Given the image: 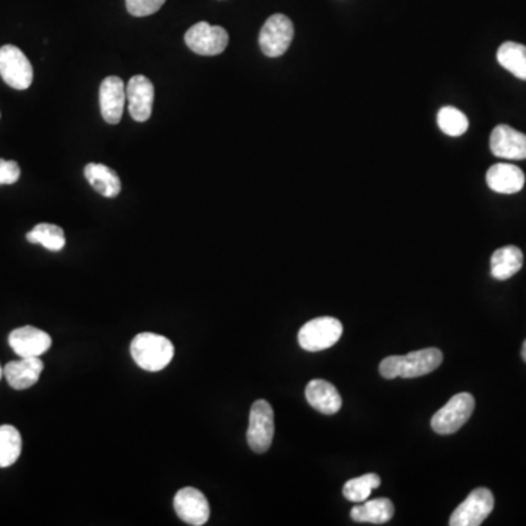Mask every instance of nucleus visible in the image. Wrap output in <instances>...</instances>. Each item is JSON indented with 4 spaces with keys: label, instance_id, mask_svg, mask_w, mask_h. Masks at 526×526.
I'll use <instances>...</instances> for the list:
<instances>
[{
    "label": "nucleus",
    "instance_id": "393cba45",
    "mask_svg": "<svg viewBox=\"0 0 526 526\" xmlns=\"http://www.w3.org/2000/svg\"><path fill=\"white\" fill-rule=\"evenodd\" d=\"M437 124L440 131L444 132L449 136H461L470 128L468 117L455 109V107H443L437 114Z\"/></svg>",
    "mask_w": 526,
    "mask_h": 526
},
{
    "label": "nucleus",
    "instance_id": "f257e3e1",
    "mask_svg": "<svg viewBox=\"0 0 526 526\" xmlns=\"http://www.w3.org/2000/svg\"><path fill=\"white\" fill-rule=\"evenodd\" d=\"M443 361V353L439 348H425L413 351L406 356H391L379 365V372L385 379H413L425 376L434 372Z\"/></svg>",
    "mask_w": 526,
    "mask_h": 526
},
{
    "label": "nucleus",
    "instance_id": "dca6fc26",
    "mask_svg": "<svg viewBox=\"0 0 526 526\" xmlns=\"http://www.w3.org/2000/svg\"><path fill=\"white\" fill-rule=\"evenodd\" d=\"M306 399L316 411L325 415H334L342 406V398L338 389L327 380L313 379L306 387Z\"/></svg>",
    "mask_w": 526,
    "mask_h": 526
},
{
    "label": "nucleus",
    "instance_id": "39448f33",
    "mask_svg": "<svg viewBox=\"0 0 526 526\" xmlns=\"http://www.w3.org/2000/svg\"><path fill=\"white\" fill-rule=\"evenodd\" d=\"M274 433L275 417L271 404L265 399L255 401L248 417V446L255 453H265L271 447Z\"/></svg>",
    "mask_w": 526,
    "mask_h": 526
},
{
    "label": "nucleus",
    "instance_id": "6e6552de",
    "mask_svg": "<svg viewBox=\"0 0 526 526\" xmlns=\"http://www.w3.org/2000/svg\"><path fill=\"white\" fill-rule=\"evenodd\" d=\"M294 25L288 16L275 14L263 24L259 34V45L268 57H279L293 43Z\"/></svg>",
    "mask_w": 526,
    "mask_h": 526
},
{
    "label": "nucleus",
    "instance_id": "0eeeda50",
    "mask_svg": "<svg viewBox=\"0 0 526 526\" xmlns=\"http://www.w3.org/2000/svg\"><path fill=\"white\" fill-rule=\"evenodd\" d=\"M494 509V496L489 489L480 487L470 492V496L459 504L452 513L451 526H478L489 518Z\"/></svg>",
    "mask_w": 526,
    "mask_h": 526
},
{
    "label": "nucleus",
    "instance_id": "f03ea898",
    "mask_svg": "<svg viewBox=\"0 0 526 526\" xmlns=\"http://www.w3.org/2000/svg\"><path fill=\"white\" fill-rule=\"evenodd\" d=\"M132 358L147 372H160L174 357L173 342L162 335L142 332L131 344Z\"/></svg>",
    "mask_w": 526,
    "mask_h": 526
},
{
    "label": "nucleus",
    "instance_id": "1a4fd4ad",
    "mask_svg": "<svg viewBox=\"0 0 526 526\" xmlns=\"http://www.w3.org/2000/svg\"><path fill=\"white\" fill-rule=\"evenodd\" d=\"M184 43L196 54L217 56L227 49L229 33L222 26L198 23L184 34Z\"/></svg>",
    "mask_w": 526,
    "mask_h": 526
},
{
    "label": "nucleus",
    "instance_id": "2eb2a0df",
    "mask_svg": "<svg viewBox=\"0 0 526 526\" xmlns=\"http://www.w3.org/2000/svg\"><path fill=\"white\" fill-rule=\"evenodd\" d=\"M44 363L40 357H21L4 367V376L15 391H25L34 386L42 376Z\"/></svg>",
    "mask_w": 526,
    "mask_h": 526
},
{
    "label": "nucleus",
    "instance_id": "9d476101",
    "mask_svg": "<svg viewBox=\"0 0 526 526\" xmlns=\"http://www.w3.org/2000/svg\"><path fill=\"white\" fill-rule=\"evenodd\" d=\"M174 511L184 523L202 526L209 521L210 509L207 497L195 487H184L174 496Z\"/></svg>",
    "mask_w": 526,
    "mask_h": 526
},
{
    "label": "nucleus",
    "instance_id": "a211bd4d",
    "mask_svg": "<svg viewBox=\"0 0 526 526\" xmlns=\"http://www.w3.org/2000/svg\"><path fill=\"white\" fill-rule=\"evenodd\" d=\"M85 179L100 195L104 198H116L122 190V181L119 174L104 164L91 162L83 170Z\"/></svg>",
    "mask_w": 526,
    "mask_h": 526
},
{
    "label": "nucleus",
    "instance_id": "4be33fe9",
    "mask_svg": "<svg viewBox=\"0 0 526 526\" xmlns=\"http://www.w3.org/2000/svg\"><path fill=\"white\" fill-rule=\"evenodd\" d=\"M23 452V437L14 425H0V468H8Z\"/></svg>",
    "mask_w": 526,
    "mask_h": 526
},
{
    "label": "nucleus",
    "instance_id": "423d86ee",
    "mask_svg": "<svg viewBox=\"0 0 526 526\" xmlns=\"http://www.w3.org/2000/svg\"><path fill=\"white\" fill-rule=\"evenodd\" d=\"M0 76L9 87L23 91L31 87L34 71L23 50L8 44L0 49Z\"/></svg>",
    "mask_w": 526,
    "mask_h": 526
},
{
    "label": "nucleus",
    "instance_id": "6ab92c4d",
    "mask_svg": "<svg viewBox=\"0 0 526 526\" xmlns=\"http://www.w3.org/2000/svg\"><path fill=\"white\" fill-rule=\"evenodd\" d=\"M523 265V253L516 246L497 248L492 256V278L504 281L518 274Z\"/></svg>",
    "mask_w": 526,
    "mask_h": 526
},
{
    "label": "nucleus",
    "instance_id": "aec40b11",
    "mask_svg": "<svg viewBox=\"0 0 526 526\" xmlns=\"http://www.w3.org/2000/svg\"><path fill=\"white\" fill-rule=\"evenodd\" d=\"M394 513V506L391 500L386 497L380 499L365 500L351 511V518L356 522H368L382 525L391 521Z\"/></svg>",
    "mask_w": 526,
    "mask_h": 526
},
{
    "label": "nucleus",
    "instance_id": "ddd939ff",
    "mask_svg": "<svg viewBox=\"0 0 526 526\" xmlns=\"http://www.w3.org/2000/svg\"><path fill=\"white\" fill-rule=\"evenodd\" d=\"M9 346L19 357H40L50 350L52 338L38 327L23 326L9 334Z\"/></svg>",
    "mask_w": 526,
    "mask_h": 526
},
{
    "label": "nucleus",
    "instance_id": "9b49d317",
    "mask_svg": "<svg viewBox=\"0 0 526 526\" xmlns=\"http://www.w3.org/2000/svg\"><path fill=\"white\" fill-rule=\"evenodd\" d=\"M490 150L499 158L526 160V135L508 124H499L490 136Z\"/></svg>",
    "mask_w": 526,
    "mask_h": 526
},
{
    "label": "nucleus",
    "instance_id": "bb28decb",
    "mask_svg": "<svg viewBox=\"0 0 526 526\" xmlns=\"http://www.w3.org/2000/svg\"><path fill=\"white\" fill-rule=\"evenodd\" d=\"M21 177V169L16 161H6L0 158V186L2 184H14Z\"/></svg>",
    "mask_w": 526,
    "mask_h": 526
},
{
    "label": "nucleus",
    "instance_id": "b1692460",
    "mask_svg": "<svg viewBox=\"0 0 526 526\" xmlns=\"http://www.w3.org/2000/svg\"><path fill=\"white\" fill-rule=\"evenodd\" d=\"M379 485L380 477L377 473H365L363 477L353 478L350 482H346L342 494L354 503H363L370 497L373 490H376Z\"/></svg>",
    "mask_w": 526,
    "mask_h": 526
},
{
    "label": "nucleus",
    "instance_id": "412c9836",
    "mask_svg": "<svg viewBox=\"0 0 526 526\" xmlns=\"http://www.w3.org/2000/svg\"><path fill=\"white\" fill-rule=\"evenodd\" d=\"M497 62L516 78L526 81V45L506 42L497 50Z\"/></svg>",
    "mask_w": 526,
    "mask_h": 526
},
{
    "label": "nucleus",
    "instance_id": "c85d7f7f",
    "mask_svg": "<svg viewBox=\"0 0 526 526\" xmlns=\"http://www.w3.org/2000/svg\"><path fill=\"white\" fill-rule=\"evenodd\" d=\"M2 376H4V368L0 365V379H2Z\"/></svg>",
    "mask_w": 526,
    "mask_h": 526
},
{
    "label": "nucleus",
    "instance_id": "a878e982",
    "mask_svg": "<svg viewBox=\"0 0 526 526\" xmlns=\"http://www.w3.org/2000/svg\"><path fill=\"white\" fill-rule=\"evenodd\" d=\"M166 0H126V8L133 16H150L162 8Z\"/></svg>",
    "mask_w": 526,
    "mask_h": 526
},
{
    "label": "nucleus",
    "instance_id": "f3484780",
    "mask_svg": "<svg viewBox=\"0 0 526 526\" xmlns=\"http://www.w3.org/2000/svg\"><path fill=\"white\" fill-rule=\"evenodd\" d=\"M487 184L494 192L511 195L522 190L525 186V174L513 164H494L487 171Z\"/></svg>",
    "mask_w": 526,
    "mask_h": 526
},
{
    "label": "nucleus",
    "instance_id": "f8f14e48",
    "mask_svg": "<svg viewBox=\"0 0 526 526\" xmlns=\"http://www.w3.org/2000/svg\"><path fill=\"white\" fill-rule=\"evenodd\" d=\"M129 113L135 122H147L152 114L154 85L147 76L135 75L126 87Z\"/></svg>",
    "mask_w": 526,
    "mask_h": 526
},
{
    "label": "nucleus",
    "instance_id": "5701e85b",
    "mask_svg": "<svg viewBox=\"0 0 526 526\" xmlns=\"http://www.w3.org/2000/svg\"><path fill=\"white\" fill-rule=\"evenodd\" d=\"M26 240L33 243V245H42L43 248L52 252H59L66 245V237H64L63 229L54 224H38L34 229H31L30 233L26 234Z\"/></svg>",
    "mask_w": 526,
    "mask_h": 526
},
{
    "label": "nucleus",
    "instance_id": "7ed1b4c3",
    "mask_svg": "<svg viewBox=\"0 0 526 526\" xmlns=\"http://www.w3.org/2000/svg\"><path fill=\"white\" fill-rule=\"evenodd\" d=\"M342 336V324L335 317H316L298 332V344L310 353L327 350L334 346Z\"/></svg>",
    "mask_w": 526,
    "mask_h": 526
},
{
    "label": "nucleus",
    "instance_id": "20e7f679",
    "mask_svg": "<svg viewBox=\"0 0 526 526\" xmlns=\"http://www.w3.org/2000/svg\"><path fill=\"white\" fill-rule=\"evenodd\" d=\"M475 408V399L468 392H463L440 408L432 418V427L437 434H453L470 420Z\"/></svg>",
    "mask_w": 526,
    "mask_h": 526
},
{
    "label": "nucleus",
    "instance_id": "cd10ccee",
    "mask_svg": "<svg viewBox=\"0 0 526 526\" xmlns=\"http://www.w3.org/2000/svg\"><path fill=\"white\" fill-rule=\"evenodd\" d=\"M522 357H523V360H525V361H526V341H525V342H523V346H522Z\"/></svg>",
    "mask_w": 526,
    "mask_h": 526
},
{
    "label": "nucleus",
    "instance_id": "4468645a",
    "mask_svg": "<svg viewBox=\"0 0 526 526\" xmlns=\"http://www.w3.org/2000/svg\"><path fill=\"white\" fill-rule=\"evenodd\" d=\"M126 104V85L119 76L105 78L100 87V109L107 123L117 124L123 116Z\"/></svg>",
    "mask_w": 526,
    "mask_h": 526
}]
</instances>
